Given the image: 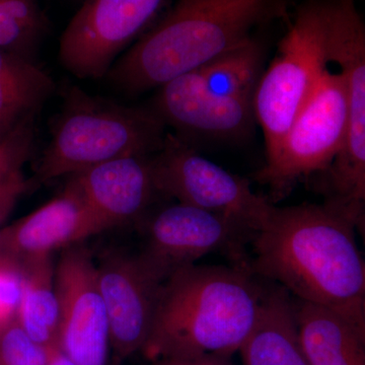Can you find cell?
Returning a JSON list of instances; mask_svg holds the SVG:
<instances>
[{"label":"cell","instance_id":"cell-1","mask_svg":"<svg viewBox=\"0 0 365 365\" xmlns=\"http://www.w3.org/2000/svg\"><path fill=\"white\" fill-rule=\"evenodd\" d=\"M356 228L326 204L277 207L250 244L249 269L294 299L365 327V265Z\"/></svg>","mask_w":365,"mask_h":365},{"label":"cell","instance_id":"cell-2","mask_svg":"<svg viewBox=\"0 0 365 365\" xmlns=\"http://www.w3.org/2000/svg\"><path fill=\"white\" fill-rule=\"evenodd\" d=\"M265 288L241 266H186L163 281L141 353L153 362L232 357L258 318Z\"/></svg>","mask_w":365,"mask_h":365},{"label":"cell","instance_id":"cell-3","mask_svg":"<svg viewBox=\"0 0 365 365\" xmlns=\"http://www.w3.org/2000/svg\"><path fill=\"white\" fill-rule=\"evenodd\" d=\"M285 9L283 0H178L104 78L127 96L158 88L247 44L255 29L282 18Z\"/></svg>","mask_w":365,"mask_h":365},{"label":"cell","instance_id":"cell-4","mask_svg":"<svg viewBox=\"0 0 365 365\" xmlns=\"http://www.w3.org/2000/svg\"><path fill=\"white\" fill-rule=\"evenodd\" d=\"M31 189L116 158L148 157L162 148L167 126L150 107L127 106L66 86Z\"/></svg>","mask_w":365,"mask_h":365},{"label":"cell","instance_id":"cell-5","mask_svg":"<svg viewBox=\"0 0 365 365\" xmlns=\"http://www.w3.org/2000/svg\"><path fill=\"white\" fill-rule=\"evenodd\" d=\"M328 62L347 85L344 146L323 174L325 203L354 222L365 217V26L355 0H323Z\"/></svg>","mask_w":365,"mask_h":365},{"label":"cell","instance_id":"cell-6","mask_svg":"<svg viewBox=\"0 0 365 365\" xmlns=\"http://www.w3.org/2000/svg\"><path fill=\"white\" fill-rule=\"evenodd\" d=\"M327 63L324 2L309 0L297 9L255 93V119L263 130L266 155L275 150L306 106Z\"/></svg>","mask_w":365,"mask_h":365},{"label":"cell","instance_id":"cell-7","mask_svg":"<svg viewBox=\"0 0 365 365\" xmlns=\"http://www.w3.org/2000/svg\"><path fill=\"white\" fill-rule=\"evenodd\" d=\"M348 127L347 85L341 72L324 71L306 106L255 179L275 204L304 178L325 172L344 146Z\"/></svg>","mask_w":365,"mask_h":365},{"label":"cell","instance_id":"cell-8","mask_svg":"<svg viewBox=\"0 0 365 365\" xmlns=\"http://www.w3.org/2000/svg\"><path fill=\"white\" fill-rule=\"evenodd\" d=\"M150 163L160 196L222 216L252 234L263 227L275 205L257 195L248 180L199 155L188 141L169 131Z\"/></svg>","mask_w":365,"mask_h":365},{"label":"cell","instance_id":"cell-9","mask_svg":"<svg viewBox=\"0 0 365 365\" xmlns=\"http://www.w3.org/2000/svg\"><path fill=\"white\" fill-rule=\"evenodd\" d=\"M168 2L86 0L62 34L60 63L78 78H104L119 55L155 25Z\"/></svg>","mask_w":365,"mask_h":365},{"label":"cell","instance_id":"cell-10","mask_svg":"<svg viewBox=\"0 0 365 365\" xmlns=\"http://www.w3.org/2000/svg\"><path fill=\"white\" fill-rule=\"evenodd\" d=\"M146 218L145 244L138 253L163 281L217 252L249 269L247 248L255 235L222 216L177 202Z\"/></svg>","mask_w":365,"mask_h":365},{"label":"cell","instance_id":"cell-11","mask_svg":"<svg viewBox=\"0 0 365 365\" xmlns=\"http://www.w3.org/2000/svg\"><path fill=\"white\" fill-rule=\"evenodd\" d=\"M63 250L54 271L60 352L78 365H107L109 322L97 264L81 245Z\"/></svg>","mask_w":365,"mask_h":365},{"label":"cell","instance_id":"cell-12","mask_svg":"<svg viewBox=\"0 0 365 365\" xmlns=\"http://www.w3.org/2000/svg\"><path fill=\"white\" fill-rule=\"evenodd\" d=\"M97 268L110 345L115 359L123 361L140 352L148 339L163 280L139 253L110 252Z\"/></svg>","mask_w":365,"mask_h":365},{"label":"cell","instance_id":"cell-13","mask_svg":"<svg viewBox=\"0 0 365 365\" xmlns=\"http://www.w3.org/2000/svg\"><path fill=\"white\" fill-rule=\"evenodd\" d=\"M150 107L180 135L239 138L247 135L256 121L253 100L216 93L196 71L160 86Z\"/></svg>","mask_w":365,"mask_h":365},{"label":"cell","instance_id":"cell-14","mask_svg":"<svg viewBox=\"0 0 365 365\" xmlns=\"http://www.w3.org/2000/svg\"><path fill=\"white\" fill-rule=\"evenodd\" d=\"M107 230L78 192L67 184L63 193L0 230V255L16 263L52 255Z\"/></svg>","mask_w":365,"mask_h":365},{"label":"cell","instance_id":"cell-15","mask_svg":"<svg viewBox=\"0 0 365 365\" xmlns=\"http://www.w3.org/2000/svg\"><path fill=\"white\" fill-rule=\"evenodd\" d=\"M150 157L116 158L72 175L69 184L106 228L145 220L160 196Z\"/></svg>","mask_w":365,"mask_h":365},{"label":"cell","instance_id":"cell-16","mask_svg":"<svg viewBox=\"0 0 365 365\" xmlns=\"http://www.w3.org/2000/svg\"><path fill=\"white\" fill-rule=\"evenodd\" d=\"M302 351L309 365H365V327L335 309L292 297Z\"/></svg>","mask_w":365,"mask_h":365},{"label":"cell","instance_id":"cell-17","mask_svg":"<svg viewBox=\"0 0 365 365\" xmlns=\"http://www.w3.org/2000/svg\"><path fill=\"white\" fill-rule=\"evenodd\" d=\"M239 352L242 365H309L300 346L292 297L285 288H265L258 318Z\"/></svg>","mask_w":365,"mask_h":365},{"label":"cell","instance_id":"cell-18","mask_svg":"<svg viewBox=\"0 0 365 365\" xmlns=\"http://www.w3.org/2000/svg\"><path fill=\"white\" fill-rule=\"evenodd\" d=\"M55 91V81L37 62L0 48V143L38 116Z\"/></svg>","mask_w":365,"mask_h":365},{"label":"cell","instance_id":"cell-19","mask_svg":"<svg viewBox=\"0 0 365 365\" xmlns=\"http://www.w3.org/2000/svg\"><path fill=\"white\" fill-rule=\"evenodd\" d=\"M21 290L16 321L32 339L58 348L59 307L52 255L29 259L21 263Z\"/></svg>","mask_w":365,"mask_h":365},{"label":"cell","instance_id":"cell-20","mask_svg":"<svg viewBox=\"0 0 365 365\" xmlns=\"http://www.w3.org/2000/svg\"><path fill=\"white\" fill-rule=\"evenodd\" d=\"M263 47L256 39L223 53L195 69L211 90L254 101L263 66Z\"/></svg>","mask_w":365,"mask_h":365},{"label":"cell","instance_id":"cell-21","mask_svg":"<svg viewBox=\"0 0 365 365\" xmlns=\"http://www.w3.org/2000/svg\"><path fill=\"white\" fill-rule=\"evenodd\" d=\"M49 21L39 0H0V48L37 62Z\"/></svg>","mask_w":365,"mask_h":365},{"label":"cell","instance_id":"cell-22","mask_svg":"<svg viewBox=\"0 0 365 365\" xmlns=\"http://www.w3.org/2000/svg\"><path fill=\"white\" fill-rule=\"evenodd\" d=\"M58 351L32 339L16 319L0 330V365H47Z\"/></svg>","mask_w":365,"mask_h":365},{"label":"cell","instance_id":"cell-23","mask_svg":"<svg viewBox=\"0 0 365 365\" xmlns=\"http://www.w3.org/2000/svg\"><path fill=\"white\" fill-rule=\"evenodd\" d=\"M37 116L26 119L0 143V181L24 165L32 153Z\"/></svg>","mask_w":365,"mask_h":365},{"label":"cell","instance_id":"cell-24","mask_svg":"<svg viewBox=\"0 0 365 365\" xmlns=\"http://www.w3.org/2000/svg\"><path fill=\"white\" fill-rule=\"evenodd\" d=\"M21 290V267L0 255V330L16 319Z\"/></svg>","mask_w":365,"mask_h":365},{"label":"cell","instance_id":"cell-25","mask_svg":"<svg viewBox=\"0 0 365 365\" xmlns=\"http://www.w3.org/2000/svg\"><path fill=\"white\" fill-rule=\"evenodd\" d=\"M29 190H31L30 179H26L23 169L14 170L0 181V230L21 197Z\"/></svg>","mask_w":365,"mask_h":365},{"label":"cell","instance_id":"cell-26","mask_svg":"<svg viewBox=\"0 0 365 365\" xmlns=\"http://www.w3.org/2000/svg\"><path fill=\"white\" fill-rule=\"evenodd\" d=\"M150 365H232V357L222 355H204L192 359H160L150 362Z\"/></svg>","mask_w":365,"mask_h":365},{"label":"cell","instance_id":"cell-27","mask_svg":"<svg viewBox=\"0 0 365 365\" xmlns=\"http://www.w3.org/2000/svg\"><path fill=\"white\" fill-rule=\"evenodd\" d=\"M47 365H78L74 364L71 359H69L68 357L66 356L63 353L58 352L52 357V359L48 362Z\"/></svg>","mask_w":365,"mask_h":365}]
</instances>
